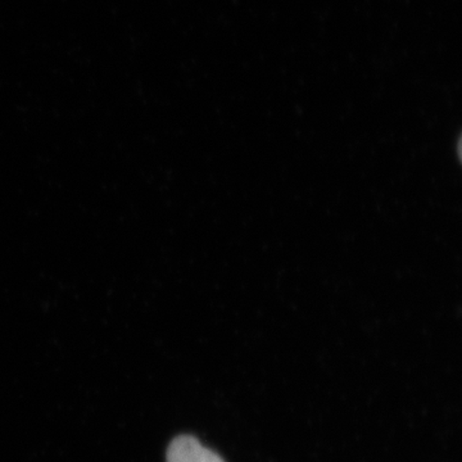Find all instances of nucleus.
Here are the masks:
<instances>
[{"label":"nucleus","instance_id":"1","mask_svg":"<svg viewBox=\"0 0 462 462\" xmlns=\"http://www.w3.org/2000/svg\"><path fill=\"white\" fill-rule=\"evenodd\" d=\"M167 462H225L221 456L206 448L193 436H179L170 443Z\"/></svg>","mask_w":462,"mask_h":462}]
</instances>
